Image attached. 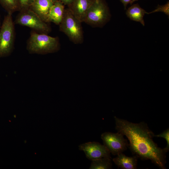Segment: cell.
<instances>
[{
    "label": "cell",
    "instance_id": "7",
    "mask_svg": "<svg viewBox=\"0 0 169 169\" xmlns=\"http://www.w3.org/2000/svg\"><path fill=\"white\" fill-rule=\"evenodd\" d=\"M104 145L114 155L122 153L126 150L129 144L121 133L105 132L101 135Z\"/></svg>",
    "mask_w": 169,
    "mask_h": 169
},
{
    "label": "cell",
    "instance_id": "2",
    "mask_svg": "<svg viewBox=\"0 0 169 169\" xmlns=\"http://www.w3.org/2000/svg\"><path fill=\"white\" fill-rule=\"evenodd\" d=\"M60 44L57 37L47 34L32 31L28 39L27 49L29 53L41 54L55 52L59 50Z\"/></svg>",
    "mask_w": 169,
    "mask_h": 169
},
{
    "label": "cell",
    "instance_id": "1",
    "mask_svg": "<svg viewBox=\"0 0 169 169\" xmlns=\"http://www.w3.org/2000/svg\"><path fill=\"white\" fill-rule=\"evenodd\" d=\"M114 119L115 129L128 138V146L134 156L150 160L160 169L166 168V152L154 141V134L146 123H134L116 116Z\"/></svg>",
    "mask_w": 169,
    "mask_h": 169
},
{
    "label": "cell",
    "instance_id": "9",
    "mask_svg": "<svg viewBox=\"0 0 169 169\" xmlns=\"http://www.w3.org/2000/svg\"><path fill=\"white\" fill-rule=\"evenodd\" d=\"M94 0H74L68 9L81 23L84 22L88 11Z\"/></svg>",
    "mask_w": 169,
    "mask_h": 169
},
{
    "label": "cell",
    "instance_id": "12",
    "mask_svg": "<svg viewBox=\"0 0 169 169\" xmlns=\"http://www.w3.org/2000/svg\"><path fill=\"white\" fill-rule=\"evenodd\" d=\"M113 159L118 167L123 169H135L137 166V158L135 156L129 157L122 153H120Z\"/></svg>",
    "mask_w": 169,
    "mask_h": 169
},
{
    "label": "cell",
    "instance_id": "16",
    "mask_svg": "<svg viewBox=\"0 0 169 169\" xmlns=\"http://www.w3.org/2000/svg\"><path fill=\"white\" fill-rule=\"evenodd\" d=\"M154 137H162L164 138L166 141L167 145L164 148L165 151L167 153L169 150V129H167L161 133L157 135H154Z\"/></svg>",
    "mask_w": 169,
    "mask_h": 169
},
{
    "label": "cell",
    "instance_id": "22",
    "mask_svg": "<svg viewBox=\"0 0 169 169\" xmlns=\"http://www.w3.org/2000/svg\"><path fill=\"white\" fill-rule=\"evenodd\" d=\"M1 19H0V28L1 27Z\"/></svg>",
    "mask_w": 169,
    "mask_h": 169
},
{
    "label": "cell",
    "instance_id": "13",
    "mask_svg": "<svg viewBox=\"0 0 169 169\" xmlns=\"http://www.w3.org/2000/svg\"><path fill=\"white\" fill-rule=\"evenodd\" d=\"M147 13L137 4H134L129 7L126 13L127 16L130 19L139 22L144 26L145 22L143 17L145 14Z\"/></svg>",
    "mask_w": 169,
    "mask_h": 169
},
{
    "label": "cell",
    "instance_id": "4",
    "mask_svg": "<svg viewBox=\"0 0 169 169\" xmlns=\"http://www.w3.org/2000/svg\"><path fill=\"white\" fill-rule=\"evenodd\" d=\"M81 23L68 8L65 9L63 18L59 25V29L74 43L81 44L83 41Z\"/></svg>",
    "mask_w": 169,
    "mask_h": 169
},
{
    "label": "cell",
    "instance_id": "14",
    "mask_svg": "<svg viewBox=\"0 0 169 169\" xmlns=\"http://www.w3.org/2000/svg\"><path fill=\"white\" fill-rule=\"evenodd\" d=\"M111 158H102L92 161L90 169H108L112 168Z\"/></svg>",
    "mask_w": 169,
    "mask_h": 169
},
{
    "label": "cell",
    "instance_id": "18",
    "mask_svg": "<svg viewBox=\"0 0 169 169\" xmlns=\"http://www.w3.org/2000/svg\"><path fill=\"white\" fill-rule=\"evenodd\" d=\"M157 12H163L169 16V2H168V3L164 5L158 6L156 9L151 12L147 13V14H150Z\"/></svg>",
    "mask_w": 169,
    "mask_h": 169
},
{
    "label": "cell",
    "instance_id": "5",
    "mask_svg": "<svg viewBox=\"0 0 169 169\" xmlns=\"http://www.w3.org/2000/svg\"><path fill=\"white\" fill-rule=\"evenodd\" d=\"M19 12L16 18L15 24L28 27L40 33L47 34L50 31L47 23L30 8Z\"/></svg>",
    "mask_w": 169,
    "mask_h": 169
},
{
    "label": "cell",
    "instance_id": "17",
    "mask_svg": "<svg viewBox=\"0 0 169 169\" xmlns=\"http://www.w3.org/2000/svg\"><path fill=\"white\" fill-rule=\"evenodd\" d=\"M34 0H18L19 11L30 8Z\"/></svg>",
    "mask_w": 169,
    "mask_h": 169
},
{
    "label": "cell",
    "instance_id": "15",
    "mask_svg": "<svg viewBox=\"0 0 169 169\" xmlns=\"http://www.w3.org/2000/svg\"><path fill=\"white\" fill-rule=\"evenodd\" d=\"M0 4L7 13L19 11L18 0H0Z\"/></svg>",
    "mask_w": 169,
    "mask_h": 169
},
{
    "label": "cell",
    "instance_id": "21",
    "mask_svg": "<svg viewBox=\"0 0 169 169\" xmlns=\"http://www.w3.org/2000/svg\"><path fill=\"white\" fill-rule=\"evenodd\" d=\"M137 0H133L132 2V3L135 1H137Z\"/></svg>",
    "mask_w": 169,
    "mask_h": 169
},
{
    "label": "cell",
    "instance_id": "10",
    "mask_svg": "<svg viewBox=\"0 0 169 169\" xmlns=\"http://www.w3.org/2000/svg\"><path fill=\"white\" fill-rule=\"evenodd\" d=\"M58 0H34L30 9L35 13L43 21L47 23L49 10Z\"/></svg>",
    "mask_w": 169,
    "mask_h": 169
},
{
    "label": "cell",
    "instance_id": "3",
    "mask_svg": "<svg viewBox=\"0 0 169 169\" xmlns=\"http://www.w3.org/2000/svg\"><path fill=\"white\" fill-rule=\"evenodd\" d=\"M14 23L12 14L7 13L4 17L0 28V57L9 56L14 47Z\"/></svg>",
    "mask_w": 169,
    "mask_h": 169
},
{
    "label": "cell",
    "instance_id": "20",
    "mask_svg": "<svg viewBox=\"0 0 169 169\" xmlns=\"http://www.w3.org/2000/svg\"><path fill=\"white\" fill-rule=\"evenodd\" d=\"M133 0H120V1L123 3L125 8L126 9V7L127 4L129 3L132 4V2Z\"/></svg>",
    "mask_w": 169,
    "mask_h": 169
},
{
    "label": "cell",
    "instance_id": "6",
    "mask_svg": "<svg viewBox=\"0 0 169 169\" xmlns=\"http://www.w3.org/2000/svg\"><path fill=\"white\" fill-rule=\"evenodd\" d=\"M109 13L102 0H94L89 9L84 22L92 26H100L106 22Z\"/></svg>",
    "mask_w": 169,
    "mask_h": 169
},
{
    "label": "cell",
    "instance_id": "11",
    "mask_svg": "<svg viewBox=\"0 0 169 169\" xmlns=\"http://www.w3.org/2000/svg\"><path fill=\"white\" fill-rule=\"evenodd\" d=\"M65 9L64 5L58 0L50 8L47 18V23L52 22L59 25L63 18Z\"/></svg>",
    "mask_w": 169,
    "mask_h": 169
},
{
    "label": "cell",
    "instance_id": "19",
    "mask_svg": "<svg viewBox=\"0 0 169 169\" xmlns=\"http://www.w3.org/2000/svg\"><path fill=\"white\" fill-rule=\"evenodd\" d=\"M61 2L64 5H67L69 6L74 0H58Z\"/></svg>",
    "mask_w": 169,
    "mask_h": 169
},
{
    "label": "cell",
    "instance_id": "8",
    "mask_svg": "<svg viewBox=\"0 0 169 169\" xmlns=\"http://www.w3.org/2000/svg\"><path fill=\"white\" fill-rule=\"evenodd\" d=\"M79 149L84 152L89 159L94 160L102 158H111L110 152L104 145L96 142H88L79 146Z\"/></svg>",
    "mask_w": 169,
    "mask_h": 169
}]
</instances>
